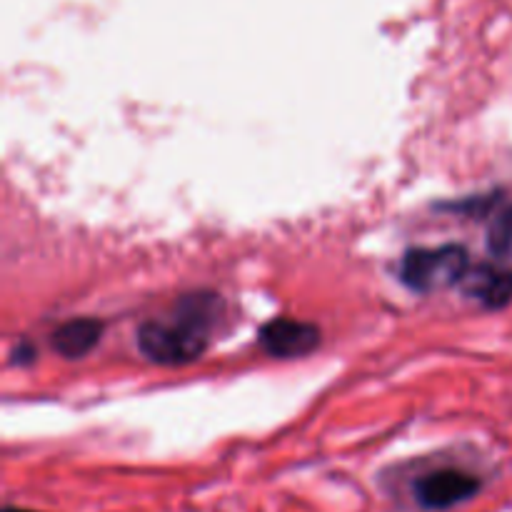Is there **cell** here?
Segmentation results:
<instances>
[{"mask_svg": "<svg viewBox=\"0 0 512 512\" xmlns=\"http://www.w3.org/2000/svg\"><path fill=\"white\" fill-rule=\"evenodd\" d=\"M225 313L223 295L215 290H190L170 308L168 318L145 320L135 330V345L148 363L180 368L203 358Z\"/></svg>", "mask_w": 512, "mask_h": 512, "instance_id": "1", "label": "cell"}, {"mask_svg": "<svg viewBox=\"0 0 512 512\" xmlns=\"http://www.w3.org/2000/svg\"><path fill=\"white\" fill-rule=\"evenodd\" d=\"M488 250L500 263L512 260V205L500 210L488 228Z\"/></svg>", "mask_w": 512, "mask_h": 512, "instance_id": "7", "label": "cell"}, {"mask_svg": "<svg viewBox=\"0 0 512 512\" xmlns=\"http://www.w3.org/2000/svg\"><path fill=\"white\" fill-rule=\"evenodd\" d=\"M3 512H38V510H28V508H15V505H8V508H3Z\"/></svg>", "mask_w": 512, "mask_h": 512, "instance_id": "9", "label": "cell"}, {"mask_svg": "<svg viewBox=\"0 0 512 512\" xmlns=\"http://www.w3.org/2000/svg\"><path fill=\"white\" fill-rule=\"evenodd\" d=\"M323 343V330L310 320L273 318L258 330V345L275 360H300L313 355Z\"/></svg>", "mask_w": 512, "mask_h": 512, "instance_id": "4", "label": "cell"}, {"mask_svg": "<svg viewBox=\"0 0 512 512\" xmlns=\"http://www.w3.org/2000/svg\"><path fill=\"white\" fill-rule=\"evenodd\" d=\"M473 268V260L465 245L445 243L435 248H410L400 258V283L420 295L460 288L465 275Z\"/></svg>", "mask_w": 512, "mask_h": 512, "instance_id": "2", "label": "cell"}, {"mask_svg": "<svg viewBox=\"0 0 512 512\" xmlns=\"http://www.w3.org/2000/svg\"><path fill=\"white\" fill-rule=\"evenodd\" d=\"M35 355H38L35 345L28 343V340H20L10 350V365H30L35 360Z\"/></svg>", "mask_w": 512, "mask_h": 512, "instance_id": "8", "label": "cell"}, {"mask_svg": "<svg viewBox=\"0 0 512 512\" xmlns=\"http://www.w3.org/2000/svg\"><path fill=\"white\" fill-rule=\"evenodd\" d=\"M460 288L488 310H500L512 303V270L495 263L473 265Z\"/></svg>", "mask_w": 512, "mask_h": 512, "instance_id": "6", "label": "cell"}, {"mask_svg": "<svg viewBox=\"0 0 512 512\" xmlns=\"http://www.w3.org/2000/svg\"><path fill=\"white\" fill-rule=\"evenodd\" d=\"M483 478L460 465H435L410 480V498L423 512H448L470 503L483 490Z\"/></svg>", "mask_w": 512, "mask_h": 512, "instance_id": "3", "label": "cell"}, {"mask_svg": "<svg viewBox=\"0 0 512 512\" xmlns=\"http://www.w3.org/2000/svg\"><path fill=\"white\" fill-rule=\"evenodd\" d=\"M103 333V320L90 318V315L70 318L50 333V350L65 360H83L85 355H90L98 348Z\"/></svg>", "mask_w": 512, "mask_h": 512, "instance_id": "5", "label": "cell"}]
</instances>
